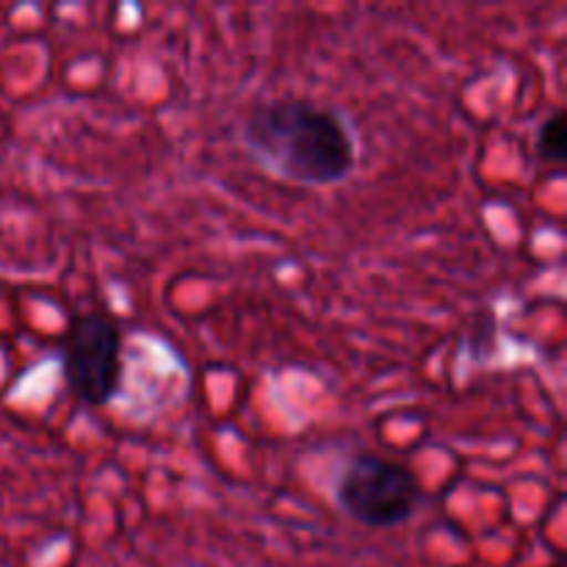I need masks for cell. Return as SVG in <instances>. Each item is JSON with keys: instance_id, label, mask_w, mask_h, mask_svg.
Instances as JSON below:
<instances>
[{"instance_id": "6da1fadb", "label": "cell", "mask_w": 567, "mask_h": 567, "mask_svg": "<svg viewBox=\"0 0 567 567\" xmlns=\"http://www.w3.org/2000/svg\"><path fill=\"white\" fill-rule=\"evenodd\" d=\"M241 138L266 172L299 186H336L358 166L347 116L310 97L260 100L244 120Z\"/></svg>"}, {"instance_id": "7a4b0ae2", "label": "cell", "mask_w": 567, "mask_h": 567, "mask_svg": "<svg viewBox=\"0 0 567 567\" xmlns=\"http://www.w3.org/2000/svg\"><path fill=\"white\" fill-rule=\"evenodd\" d=\"M332 496L341 513L369 529L404 526L424 498L408 465L371 452H360L343 463L332 482Z\"/></svg>"}, {"instance_id": "3957f363", "label": "cell", "mask_w": 567, "mask_h": 567, "mask_svg": "<svg viewBox=\"0 0 567 567\" xmlns=\"http://www.w3.org/2000/svg\"><path fill=\"white\" fill-rule=\"evenodd\" d=\"M61 371L72 396L105 408L122 388V330L103 310L75 316L61 338Z\"/></svg>"}, {"instance_id": "277c9868", "label": "cell", "mask_w": 567, "mask_h": 567, "mask_svg": "<svg viewBox=\"0 0 567 567\" xmlns=\"http://www.w3.org/2000/svg\"><path fill=\"white\" fill-rule=\"evenodd\" d=\"M537 158L543 164H563L567 153V114L565 111H554L551 116H546V122L540 125L535 138Z\"/></svg>"}, {"instance_id": "5b68a950", "label": "cell", "mask_w": 567, "mask_h": 567, "mask_svg": "<svg viewBox=\"0 0 567 567\" xmlns=\"http://www.w3.org/2000/svg\"><path fill=\"white\" fill-rule=\"evenodd\" d=\"M548 567H563V565H548Z\"/></svg>"}]
</instances>
